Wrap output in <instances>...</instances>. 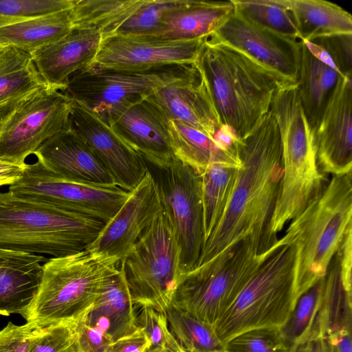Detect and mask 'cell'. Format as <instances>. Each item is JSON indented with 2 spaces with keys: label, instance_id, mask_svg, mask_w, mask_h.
<instances>
[{
  "label": "cell",
  "instance_id": "cell-35",
  "mask_svg": "<svg viewBox=\"0 0 352 352\" xmlns=\"http://www.w3.org/2000/svg\"><path fill=\"white\" fill-rule=\"evenodd\" d=\"M179 2V0H144L143 4L108 36H153L160 28L164 14Z\"/></svg>",
  "mask_w": 352,
  "mask_h": 352
},
{
  "label": "cell",
  "instance_id": "cell-46",
  "mask_svg": "<svg viewBox=\"0 0 352 352\" xmlns=\"http://www.w3.org/2000/svg\"><path fill=\"white\" fill-rule=\"evenodd\" d=\"M213 140L221 149L238 155V146L242 139L228 125L222 124L214 133Z\"/></svg>",
  "mask_w": 352,
  "mask_h": 352
},
{
  "label": "cell",
  "instance_id": "cell-36",
  "mask_svg": "<svg viewBox=\"0 0 352 352\" xmlns=\"http://www.w3.org/2000/svg\"><path fill=\"white\" fill-rule=\"evenodd\" d=\"M76 0H0V28L74 7Z\"/></svg>",
  "mask_w": 352,
  "mask_h": 352
},
{
  "label": "cell",
  "instance_id": "cell-4",
  "mask_svg": "<svg viewBox=\"0 0 352 352\" xmlns=\"http://www.w3.org/2000/svg\"><path fill=\"white\" fill-rule=\"evenodd\" d=\"M298 251L278 240L248 283L223 312L214 330L223 346L250 330L282 328L298 297L296 290Z\"/></svg>",
  "mask_w": 352,
  "mask_h": 352
},
{
  "label": "cell",
  "instance_id": "cell-33",
  "mask_svg": "<svg viewBox=\"0 0 352 352\" xmlns=\"http://www.w3.org/2000/svg\"><path fill=\"white\" fill-rule=\"evenodd\" d=\"M234 10L250 21L279 35L298 40L292 15L284 0H232Z\"/></svg>",
  "mask_w": 352,
  "mask_h": 352
},
{
  "label": "cell",
  "instance_id": "cell-44",
  "mask_svg": "<svg viewBox=\"0 0 352 352\" xmlns=\"http://www.w3.org/2000/svg\"><path fill=\"white\" fill-rule=\"evenodd\" d=\"M151 342L143 329L139 328L133 333L114 341L112 352H148Z\"/></svg>",
  "mask_w": 352,
  "mask_h": 352
},
{
  "label": "cell",
  "instance_id": "cell-13",
  "mask_svg": "<svg viewBox=\"0 0 352 352\" xmlns=\"http://www.w3.org/2000/svg\"><path fill=\"white\" fill-rule=\"evenodd\" d=\"M208 38L237 50L287 83L298 79L300 41L256 25L235 10Z\"/></svg>",
  "mask_w": 352,
  "mask_h": 352
},
{
  "label": "cell",
  "instance_id": "cell-31",
  "mask_svg": "<svg viewBox=\"0 0 352 352\" xmlns=\"http://www.w3.org/2000/svg\"><path fill=\"white\" fill-rule=\"evenodd\" d=\"M238 168L221 164H213L201 174L204 243L225 211Z\"/></svg>",
  "mask_w": 352,
  "mask_h": 352
},
{
  "label": "cell",
  "instance_id": "cell-39",
  "mask_svg": "<svg viewBox=\"0 0 352 352\" xmlns=\"http://www.w3.org/2000/svg\"><path fill=\"white\" fill-rule=\"evenodd\" d=\"M29 352H78L75 322L43 327Z\"/></svg>",
  "mask_w": 352,
  "mask_h": 352
},
{
  "label": "cell",
  "instance_id": "cell-24",
  "mask_svg": "<svg viewBox=\"0 0 352 352\" xmlns=\"http://www.w3.org/2000/svg\"><path fill=\"white\" fill-rule=\"evenodd\" d=\"M134 305L120 262L91 309L81 318L114 342L139 328Z\"/></svg>",
  "mask_w": 352,
  "mask_h": 352
},
{
  "label": "cell",
  "instance_id": "cell-38",
  "mask_svg": "<svg viewBox=\"0 0 352 352\" xmlns=\"http://www.w3.org/2000/svg\"><path fill=\"white\" fill-rule=\"evenodd\" d=\"M137 321L149 338L151 347L161 348L166 352H184L171 334L164 312L143 305Z\"/></svg>",
  "mask_w": 352,
  "mask_h": 352
},
{
  "label": "cell",
  "instance_id": "cell-50",
  "mask_svg": "<svg viewBox=\"0 0 352 352\" xmlns=\"http://www.w3.org/2000/svg\"><path fill=\"white\" fill-rule=\"evenodd\" d=\"M8 47H7V46L0 45V59L1 58V57L3 56V55L4 54L6 51L7 50Z\"/></svg>",
  "mask_w": 352,
  "mask_h": 352
},
{
  "label": "cell",
  "instance_id": "cell-40",
  "mask_svg": "<svg viewBox=\"0 0 352 352\" xmlns=\"http://www.w3.org/2000/svg\"><path fill=\"white\" fill-rule=\"evenodd\" d=\"M43 327L28 322L23 325L8 322L0 330V352H29Z\"/></svg>",
  "mask_w": 352,
  "mask_h": 352
},
{
  "label": "cell",
  "instance_id": "cell-14",
  "mask_svg": "<svg viewBox=\"0 0 352 352\" xmlns=\"http://www.w3.org/2000/svg\"><path fill=\"white\" fill-rule=\"evenodd\" d=\"M68 128L102 162L116 186L131 191L149 170L142 156L129 146L96 113L73 100Z\"/></svg>",
  "mask_w": 352,
  "mask_h": 352
},
{
  "label": "cell",
  "instance_id": "cell-20",
  "mask_svg": "<svg viewBox=\"0 0 352 352\" xmlns=\"http://www.w3.org/2000/svg\"><path fill=\"white\" fill-rule=\"evenodd\" d=\"M102 40L98 30L72 28L60 39L30 55L47 86L64 91L71 76L94 63Z\"/></svg>",
  "mask_w": 352,
  "mask_h": 352
},
{
  "label": "cell",
  "instance_id": "cell-34",
  "mask_svg": "<svg viewBox=\"0 0 352 352\" xmlns=\"http://www.w3.org/2000/svg\"><path fill=\"white\" fill-rule=\"evenodd\" d=\"M322 287L323 278L299 297L289 320L280 329L290 346L312 327L322 305Z\"/></svg>",
  "mask_w": 352,
  "mask_h": 352
},
{
  "label": "cell",
  "instance_id": "cell-22",
  "mask_svg": "<svg viewBox=\"0 0 352 352\" xmlns=\"http://www.w3.org/2000/svg\"><path fill=\"white\" fill-rule=\"evenodd\" d=\"M47 258L0 249V315H23L34 300Z\"/></svg>",
  "mask_w": 352,
  "mask_h": 352
},
{
  "label": "cell",
  "instance_id": "cell-8",
  "mask_svg": "<svg viewBox=\"0 0 352 352\" xmlns=\"http://www.w3.org/2000/svg\"><path fill=\"white\" fill-rule=\"evenodd\" d=\"M181 249L162 209L121 261L134 305L164 312L181 276Z\"/></svg>",
  "mask_w": 352,
  "mask_h": 352
},
{
  "label": "cell",
  "instance_id": "cell-27",
  "mask_svg": "<svg viewBox=\"0 0 352 352\" xmlns=\"http://www.w3.org/2000/svg\"><path fill=\"white\" fill-rule=\"evenodd\" d=\"M294 21L299 41L352 34V16L333 3L323 0H284Z\"/></svg>",
  "mask_w": 352,
  "mask_h": 352
},
{
  "label": "cell",
  "instance_id": "cell-49",
  "mask_svg": "<svg viewBox=\"0 0 352 352\" xmlns=\"http://www.w3.org/2000/svg\"><path fill=\"white\" fill-rule=\"evenodd\" d=\"M322 352H337L334 346L325 337L324 340L323 351Z\"/></svg>",
  "mask_w": 352,
  "mask_h": 352
},
{
  "label": "cell",
  "instance_id": "cell-52",
  "mask_svg": "<svg viewBox=\"0 0 352 352\" xmlns=\"http://www.w3.org/2000/svg\"><path fill=\"white\" fill-rule=\"evenodd\" d=\"M217 352H225V351H223V349L222 350L219 351H217Z\"/></svg>",
  "mask_w": 352,
  "mask_h": 352
},
{
  "label": "cell",
  "instance_id": "cell-47",
  "mask_svg": "<svg viewBox=\"0 0 352 352\" xmlns=\"http://www.w3.org/2000/svg\"><path fill=\"white\" fill-rule=\"evenodd\" d=\"M24 166L0 161V187L10 186L22 176Z\"/></svg>",
  "mask_w": 352,
  "mask_h": 352
},
{
  "label": "cell",
  "instance_id": "cell-18",
  "mask_svg": "<svg viewBox=\"0 0 352 352\" xmlns=\"http://www.w3.org/2000/svg\"><path fill=\"white\" fill-rule=\"evenodd\" d=\"M316 160L321 173L345 175L352 168L351 76H340L314 131Z\"/></svg>",
  "mask_w": 352,
  "mask_h": 352
},
{
  "label": "cell",
  "instance_id": "cell-53",
  "mask_svg": "<svg viewBox=\"0 0 352 352\" xmlns=\"http://www.w3.org/2000/svg\"><path fill=\"white\" fill-rule=\"evenodd\" d=\"M148 352H149V351Z\"/></svg>",
  "mask_w": 352,
  "mask_h": 352
},
{
  "label": "cell",
  "instance_id": "cell-25",
  "mask_svg": "<svg viewBox=\"0 0 352 352\" xmlns=\"http://www.w3.org/2000/svg\"><path fill=\"white\" fill-rule=\"evenodd\" d=\"M300 43L301 63L296 85L307 120L314 133L342 76L316 58Z\"/></svg>",
  "mask_w": 352,
  "mask_h": 352
},
{
  "label": "cell",
  "instance_id": "cell-2",
  "mask_svg": "<svg viewBox=\"0 0 352 352\" xmlns=\"http://www.w3.org/2000/svg\"><path fill=\"white\" fill-rule=\"evenodd\" d=\"M221 124L241 139L270 111L278 87L287 83L237 50L209 40L195 62Z\"/></svg>",
  "mask_w": 352,
  "mask_h": 352
},
{
  "label": "cell",
  "instance_id": "cell-43",
  "mask_svg": "<svg viewBox=\"0 0 352 352\" xmlns=\"http://www.w3.org/2000/svg\"><path fill=\"white\" fill-rule=\"evenodd\" d=\"M325 337L318 314L311 329L291 345L289 352H322Z\"/></svg>",
  "mask_w": 352,
  "mask_h": 352
},
{
  "label": "cell",
  "instance_id": "cell-16",
  "mask_svg": "<svg viewBox=\"0 0 352 352\" xmlns=\"http://www.w3.org/2000/svg\"><path fill=\"white\" fill-rule=\"evenodd\" d=\"M162 209L157 182L148 170L85 250L95 255L122 261Z\"/></svg>",
  "mask_w": 352,
  "mask_h": 352
},
{
  "label": "cell",
  "instance_id": "cell-10",
  "mask_svg": "<svg viewBox=\"0 0 352 352\" xmlns=\"http://www.w3.org/2000/svg\"><path fill=\"white\" fill-rule=\"evenodd\" d=\"M8 191L22 198L94 217L104 223L119 210L130 193L115 184L63 179L38 160L25 163L22 176L9 186Z\"/></svg>",
  "mask_w": 352,
  "mask_h": 352
},
{
  "label": "cell",
  "instance_id": "cell-42",
  "mask_svg": "<svg viewBox=\"0 0 352 352\" xmlns=\"http://www.w3.org/2000/svg\"><path fill=\"white\" fill-rule=\"evenodd\" d=\"M78 352H112L113 340L82 318L75 322Z\"/></svg>",
  "mask_w": 352,
  "mask_h": 352
},
{
  "label": "cell",
  "instance_id": "cell-9",
  "mask_svg": "<svg viewBox=\"0 0 352 352\" xmlns=\"http://www.w3.org/2000/svg\"><path fill=\"white\" fill-rule=\"evenodd\" d=\"M196 63L148 69L91 65L74 74L64 92L100 117L115 107L146 98L162 87L197 71Z\"/></svg>",
  "mask_w": 352,
  "mask_h": 352
},
{
  "label": "cell",
  "instance_id": "cell-26",
  "mask_svg": "<svg viewBox=\"0 0 352 352\" xmlns=\"http://www.w3.org/2000/svg\"><path fill=\"white\" fill-rule=\"evenodd\" d=\"M46 87L31 55L8 47L0 59V121Z\"/></svg>",
  "mask_w": 352,
  "mask_h": 352
},
{
  "label": "cell",
  "instance_id": "cell-37",
  "mask_svg": "<svg viewBox=\"0 0 352 352\" xmlns=\"http://www.w3.org/2000/svg\"><path fill=\"white\" fill-rule=\"evenodd\" d=\"M290 346L278 328L255 329L243 332L229 340L225 352H289Z\"/></svg>",
  "mask_w": 352,
  "mask_h": 352
},
{
  "label": "cell",
  "instance_id": "cell-28",
  "mask_svg": "<svg viewBox=\"0 0 352 352\" xmlns=\"http://www.w3.org/2000/svg\"><path fill=\"white\" fill-rule=\"evenodd\" d=\"M168 129L175 157L199 173L213 164L241 167L237 154L221 149L202 131L175 120H168Z\"/></svg>",
  "mask_w": 352,
  "mask_h": 352
},
{
  "label": "cell",
  "instance_id": "cell-41",
  "mask_svg": "<svg viewBox=\"0 0 352 352\" xmlns=\"http://www.w3.org/2000/svg\"><path fill=\"white\" fill-rule=\"evenodd\" d=\"M352 34H336L313 41L322 45L329 53L341 76H351Z\"/></svg>",
  "mask_w": 352,
  "mask_h": 352
},
{
  "label": "cell",
  "instance_id": "cell-32",
  "mask_svg": "<svg viewBox=\"0 0 352 352\" xmlns=\"http://www.w3.org/2000/svg\"><path fill=\"white\" fill-rule=\"evenodd\" d=\"M168 329L184 352H217L223 349L214 329L173 308L164 311Z\"/></svg>",
  "mask_w": 352,
  "mask_h": 352
},
{
  "label": "cell",
  "instance_id": "cell-1",
  "mask_svg": "<svg viewBox=\"0 0 352 352\" xmlns=\"http://www.w3.org/2000/svg\"><path fill=\"white\" fill-rule=\"evenodd\" d=\"M237 151L241 166L237 169L230 199L204 243L196 267L249 236L260 254L278 241L271 232V222L280 194L283 167L280 136L271 110L241 140Z\"/></svg>",
  "mask_w": 352,
  "mask_h": 352
},
{
  "label": "cell",
  "instance_id": "cell-6",
  "mask_svg": "<svg viewBox=\"0 0 352 352\" xmlns=\"http://www.w3.org/2000/svg\"><path fill=\"white\" fill-rule=\"evenodd\" d=\"M120 262L86 250L47 258L36 294L22 316L37 327L77 322L91 309Z\"/></svg>",
  "mask_w": 352,
  "mask_h": 352
},
{
  "label": "cell",
  "instance_id": "cell-15",
  "mask_svg": "<svg viewBox=\"0 0 352 352\" xmlns=\"http://www.w3.org/2000/svg\"><path fill=\"white\" fill-rule=\"evenodd\" d=\"M207 37L173 40L155 36L102 38L92 65L110 68L148 69L195 63Z\"/></svg>",
  "mask_w": 352,
  "mask_h": 352
},
{
  "label": "cell",
  "instance_id": "cell-17",
  "mask_svg": "<svg viewBox=\"0 0 352 352\" xmlns=\"http://www.w3.org/2000/svg\"><path fill=\"white\" fill-rule=\"evenodd\" d=\"M101 118L146 163L157 169L166 168L175 159L168 120L146 98L111 109Z\"/></svg>",
  "mask_w": 352,
  "mask_h": 352
},
{
  "label": "cell",
  "instance_id": "cell-48",
  "mask_svg": "<svg viewBox=\"0 0 352 352\" xmlns=\"http://www.w3.org/2000/svg\"><path fill=\"white\" fill-rule=\"evenodd\" d=\"M302 41L305 44V45L308 49L309 52L316 58L319 60L320 62L324 63L325 65L336 69L340 74V73L338 71V68L336 67L332 58L331 57L329 53L322 45H321L320 44L317 43L316 42H314V41Z\"/></svg>",
  "mask_w": 352,
  "mask_h": 352
},
{
  "label": "cell",
  "instance_id": "cell-21",
  "mask_svg": "<svg viewBox=\"0 0 352 352\" xmlns=\"http://www.w3.org/2000/svg\"><path fill=\"white\" fill-rule=\"evenodd\" d=\"M34 155L45 168L63 179L115 184L113 177L102 162L86 143L69 128L47 140Z\"/></svg>",
  "mask_w": 352,
  "mask_h": 352
},
{
  "label": "cell",
  "instance_id": "cell-7",
  "mask_svg": "<svg viewBox=\"0 0 352 352\" xmlns=\"http://www.w3.org/2000/svg\"><path fill=\"white\" fill-rule=\"evenodd\" d=\"M251 237L243 238L208 261L181 274L171 306L214 327L263 260Z\"/></svg>",
  "mask_w": 352,
  "mask_h": 352
},
{
  "label": "cell",
  "instance_id": "cell-5",
  "mask_svg": "<svg viewBox=\"0 0 352 352\" xmlns=\"http://www.w3.org/2000/svg\"><path fill=\"white\" fill-rule=\"evenodd\" d=\"M104 224L90 216L0 191V249L64 256L85 250Z\"/></svg>",
  "mask_w": 352,
  "mask_h": 352
},
{
  "label": "cell",
  "instance_id": "cell-45",
  "mask_svg": "<svg viewBox=\"0 0 352 352\" xmlns=\"http://www.w3.org/2000/svg\"><path fill=\"white\" fill-rule=\"evenodd\" d=\"M337 254L342 285L347 294L351 296L352 228L347 232Z\"/></svg>",
  "mask_w": 352,
  "mask_h": 352
},
{
  "label": "cell",
  "instance_id": "cell-51",
  "mask_svg": "<svg viewBox=\"0 0 352 352\" xmlns=\"http://www.w3.org/2000/svg\"><path fill=\"white\" fill-rule=\"evenodd\" d=\"M149 352H166V351L161 348L151 347L149 350Z\"/></svg>",
  "mask_w": 352,
  "mask_h": 352
},
{
  "label": "cell",
  "instance_id": "cell-11",
  "mask_svg": "<svg viewBox=\"0 0 352 352\" xmlns=\"http://www.w3.org/2000/svg\"><path fill=\"white\" fill-rule=\"evenodd\" d=\"M73 99L46 87L0 121V161L24 166L47 140L68 128Z\"/></svg>",
  "mask_w": 352,
  "mask_h": 352
},
{
  "label": "cell",
  "instance_id": "cell-30",
  "mask_svg": "<svg viewBox=\"0 0 352 352\" xmlns=\"http://www.w3.org/2000/svg\"><path fill=\"white\" fill-rule=\"evenodd\" d=\"M144 0H76L72 9V28H91L109 36Z\"/></svg>",
  "mask_w": 352,
  "mask_h": 352
},
{
  "label": "cell",
  "instance_id": "cell-29",
  "mask_svg": "<svg viewBox=\"0 0 352 352\" xmlns=\"http://www.w3.org/2000/svg\"><path fill=\"white\" fill-rule=\"evenodd\" d=\"M72 9L0 28V45L12 47L31 54L60 39L72 30Z\"/></svg>",
  "mask_w": 352,
  "mask_h": 352
},
{
  "label": "cell",
  "instance_id": "cell-12",
  "mask_svg": "<svg viewBox=\"0 0 352 352\" xmlns=\"http://www.w3.org/2000/svg\"><path fill=\"white\" fill-rule=\"evenodd\" d=\"M158 170L159 179H155L163 209L181 249L182 274L197 266L205 241L201 176L176 157L166 168Z\"/></svg>",
  "mask_w": 352,
  "mask_h": 352
},
{
  "label": "cell",
  "instance_id": "cell-3",
  "mask_svg": "<svg viewBox=\"0 0 352 352\" xmlns=\"http://www.w3.org/2000/svg\"><path fill=\"white\" fill-rule=\"evenodd\" d=\"M351 172L333 175L279 239L298 251V298L322 278L347 232L352 228Z\"/></svg>",
  "mask_w": 352,
  "mask_h": 352
},
{
  "label": "cell",
  "instance_id": "cell-23",
  "mask_svg": "<svg viewBox=\"0 0 352 352\" xmlns=\"http://www.w3.org/2000/svg\"><path fill=\"white\" fill-rule=\"evenodd\" d=\"M234 10L232 1L179 0L163 16L153 35L173 40H193L208 37Z\"/></svg>",
  "mask_w": 352,
  "mask_h": 352
},
{
  "label": "cell",
  "instance_id": "cell-19",
  "mask_svg": "<svg viewBox=\"0 0 352 352\" xmlns=\"http://www.w3.org/2000/svg\"><path fill=\"white\" fill-rule=\"evenodd\" d=\"M146 99L168 120L179 121L212 139L222 124L199 69L162 87Z\"/></svg>",
  "mask_w": 352,
  "mask_h": 352
}]
</instances>
